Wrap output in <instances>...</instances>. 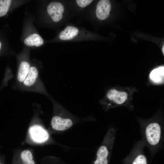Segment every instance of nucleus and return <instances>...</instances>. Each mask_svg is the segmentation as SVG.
Instances as JSON below:
<instances>
[{
	"instance_id": "obj_18",
	"label": "nucleus",
	"mask_w": 164,
	"mask_h": 164,
	"mask_svg": "<svg viewBox=\"0 0 164 164\" xmlns=\"http://www.w3.org/2000/svg\"><path fill=\"white\" fill-rule=\"evenodd\" d=\"M1 45H1V43L0 42V50L1 48Z\"/></svg>"
},
{
	"instance_id": "obj_15",
	"label": "nucleus",
	"mask_w": 164,
	"mask_h": 164,
	"mask_svg": "<svg viewBox=\"0 0 164 164\" xmlns=\"http://www.w3.org/2000/svg\"><path fill=\"white\" fill-rule=\"evenodd\" d=\"M21 156L22 159L25 163H28L32 160V153L29 150L22 151L21 153Z\"/></svg>"
},
{
	"instance_id": "obj_19",
	"label": "nucleus",
	"mask_w": 164,
	"mask_h": 164,
	"mask_svg": "<svg viewBox=\"0 0 164 164\" xmlns=\"http://www.w3.org/2000/svg\"><path fill=\"white\" fill-rule=\"evenodd\" d=\"M25 164H28L26 163H25Z\"/></svg>"
},
{
	"instance_id": "obj_20",
	"label": "nucleus",
	"mask_w": 164,
	"mask_h": 164,
	"mask_svg": "<svg viewBox=\"0 0 164 164\" xmlns=\"http://www.w3.org/2000/svg\"><path fill=\"white\" fill-rule=\"evenodd\" d=\"M0 164H1V163H0Z\"/></svg>"
},
{
	"instance_id": "obj_9",
	"label": "nucleus",
	"mask_w": 164,
	"mask_h": 164,
	"mask_svg": "<svg viewBox=\"0 0 164 164\" xmlns=\"http://www.w3.org/2000/svg\"><path fill=\"white\" fill-rule=\"evenodd\" d=\"M78 32V30L77 28L68 26L60 33L59 38L62 40L71 39L77 35Z\"/></svg>"
},
{
	"instance_id": "obj_8",
	"label": "nucleus",
	"mask_w": 164,
	"mask_h": 164,
	"mask_svg": "<svg viewBox=\"0 0 164 164\" xmlns=\"http://www.w3.org/2000/svg\"><path fill=\"white\" fill-rule=\"evenodd\" d=\"M107 97L115 103L121 104H123L127 98V94L124 92H120L114 89L110 90L107 94Z\"/></svg>"
},
{
	"instance_id": "obj_5",
	"label": "nucleus",
	"mask_w": 164,
	"mask_h": 164,
	"mask_svg": "<svg viewBox=\"0 0 164 164\" xmlns=\"http://www.w3.org/2000/svg\"><path fill=\"white\" fill-rule=\"evenodd\" d=\"M64 6L58 2L50 3L47 7V11L52 19L55 22H58L62 18V13L64 12Z\"/></svg>"
},
{
	"instance_id": "obj_16",
	"label": "nucleus",
	"mask_w": 164,
	"mask_h": 164,
	"mask_svg": "<svg viewBox=\"0 0 164 164\" xmlns=\"http://www.w3.org/2000/svg\"><path fill=\"white\" fill-rule=\"evenodd\" d=\"M92 0H77L76 2L80 7L84 8L89 5L92 2Z\"/></svg>"
},
{
	"instance_id": "obj_6",
	"label": "nucleus",
	"mask_w": 164,
	"mask_h": 164,
	"mask_svg": "<svg viewBox=\"0 0 164 164\" xmlns=\"http://www.w3.org/2000/svg\"><path fill=\"white\" fill-rule=\"evenodd\" d=\"M51 125L53 129L57 131H63L71 127L73 125V123L70 118L56 115L52 118Z\"/></svg>"
},
{
	"instance_id": "obj_1",
	"label": "nucleus",
	"mask_w": 164,
	"mask_h": 164,
	"mask_svg": "<svg viewBox=\"0 0 164 164\" xmlns=\"http://www.w3.org/2000/svg\"><path fill=\"white\" fill-rule=\"evenodd\" d=\"M142 139L153 154L162 146L164 139V125L158 121H150L140 123Z\"/></svg>"
},
{
	"instance_id": "obj_7",
	"label": "nucleus",
	"mask_w": 164,
	"mask_h": 164,
	"mask_svg": "<svg viewBox=\"0 0 164 164\" xmlns=\"http://www.w3.org/2000/svg\"><path fill=\"white\" fill-rule=\"evenodd\" d=\"M111 9V5L108 0H101L98 2L96 7V15L98 19L104 20L109 16Z\"/></svg>"
},
{
	"instance_id": "obj_14",
	"label": "nucleus",
	"mask_w": 164,
	"mask_h": 164,
	"mask_svg": "<svg viewBox=\"0 0 164 164\" xmlns=\"http://www.w3.org/2000/svg\"><path fill=\"white\" fill-rule=\"evenodd\" d=\"M11 2V0H0V17L6 14Z\"/></svg>"
},
{
	"instance_id": "obj_10",
	"label": "nucleus",
	"mask_w": 164,
	"mask_h": 164,
	"mask_svg": "<svg viewBox=\"0 0 164 164\" xmlns=\"http://www.w3.org/2000/svg\"><path fill=\"white\" fill-rule=\"evenodd\" d=\"M39 72L38 69L35 67H30L28 74L23 83L26 87H30L33 85L38 77Z\"/></svg>"
},
{
	"instance_id": "obj_2",
	"label": "nucleus",
	"mask_w": 164,
	"mask_h": 164,
	"mask_svg": "<svg viewBox=\"0 0 164 164\" xmlns=\"http://www.w3.org/2000/svg\"><path fill=\"white\" fill-rule=\"evenodd\" d=\"M116 130L113 127L109 129L102 145L98 149L94 164H108V157L112 151L115 138Z\"/></svg>"
},
{
	"instance_id": "obj_12",
	"label": "nucleus",
	"mask_w": 164,
	"mask_h": 164,
	"mask_svg": "<svg viewBox=\"0 0 164 164\" xmlns=\"http://www.w3.org/2000/svg\"><path fill=\"white\" fill-rule=\"evenodd\" d=\"M25 44L29 46H39L43 43V40L39 34L33 33L26 38L24 41Z\"/></svg>"
},
{
	"instance_id": "obj_3",
	"label": "nucleus",
	"mask_w": 164,
	"mask_h": 164,
	"mask_svg": "<svg viewBox=\"0 0 164 164\" xmlns=\"http://www.w3.org/2000/svg\"><path fill=\"white\" fill-rule=\"evenodd\" d=\"M145 146L142 140L136 142L125 159V162L128 164H147V159L143 152Z\"/></svg>"
},
{
	"instance_id": "obj_11",
	"label": "nucleus",
	"mask_w": 164,
	"mask_h": 164,
	"mask_svg": "<svg viewBox=\"0 0 164 164\" xmlns=\"http://www.w3.org/2000/svg\"><path fill=\"white\" fill-rule=\"evenodd\" d=\"M30 67L29 63L25 61L22 62L19 66L17 79L20 82H23L27 77Z\"/></svg>"
},
{
	"instance_id": "obj_13",
	"label": "nucleus",
	"mask_w": 164,
	"mask_h": 164,
	"mask_svg": "<svg viewBox=\"0 0 164 164\" xmlns=\"http://www.w3.org/2000/svg\"><path fill=\"white\" fill-rule=\"evenodd\" d=\"M164 67H162L153 70L150 74L151 80L156 83H160L163 81Z\"/></svg>"
},
{
	"instance_id": "obj_4",
	"label": "nucleus",
	"mask_w": 164,
	"mask_h": 164,
	"mask_svg": "<svg viewBox=\"0 0 164 164\" xmlns=\"http://www.w3.org/2000/svg\"><path fill=\"white\" fill-rule=\"evenodd\" d=\"M29 132L31 138L36 142H44L49 138V135L47 131L38 125H34L30 127Z\"/></svg>"
},
{
	"instance_id": "obj_17",
	"label": "nucleus",
	"mask_w": 164,
	"mask_h": 164,
	"mask_svg": "<svg viewBox=\"0 0 164 164\" xmlns=\"http://www.w3.org/2000/svg\"><path fill=\"white\" fill-rule=\"evenodd\" d=\"M164 45L163 46L162 48V53L163 54H164Z\"/></svg>"
}]
</instances>
